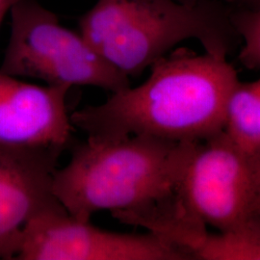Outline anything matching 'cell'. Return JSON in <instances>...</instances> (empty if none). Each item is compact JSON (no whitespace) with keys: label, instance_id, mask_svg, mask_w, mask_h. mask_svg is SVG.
<instances>
[{"label":"cell","instance_id":"7","mask_svg":"<svg viewBox=\"0 0 260 260\" xmlns=\"http://www.w3.org/2000/svg\"><path fill=\"white\" fill-rule=\"evenodd\" d=\"M68 86H39L0 73V149L57 169L74 145Z\"/></svg>","mask_w":260,"mask_h":260},{"label":"cell","instance_id":"13","mask_svg":"<svg viewBox=\"0 0 260 260\" xmlns=\"http://www.w3.org/2000/svg\"><path fill=\"white\" fill-rule=\"evenodd\" d=\"M20 0H0V26L6 16L10 14L12 7Z\"/></svg>","mask_w":260,"mask_h":260},{"label":"cell","instance_id":"12","mask_svg":"<svg viewBox=\"0 0 260 260\" xmlns=\"http://www.w3.org/2000/svg\"><path fill=\"white\" fill-rule=\"evenodd\" d=\"M252 165H253V174H254L255 190H256L257 214L260 215V150L252 156Z\"/></svg>","mask_w":260,"mask_h":260},{"label":"cell","instance_id":"10","mask_svg":"<svg viewBox=\"0 0 260 260\" xmlns=\"http://www.w3.org/2000/svg\"><path fill=\"white\" fill-rule=\"evenodd\" d=\"M192 254L194 259L260 260V215L219 233H205Z\"/></svg>","mask_w":260,"mask_h":260},{"label":"cell","instance_id":"9","mask_svg":"<svg viewBox=\"0 0 260 260\" xmlns=\"http://www.w3.org/2000/svg\"><path fill=\"white\" fill-rule=\"evenodd\" d=\"M223 132L235 146L253 156L260 150V78L238 82L225 108Z\"/></svg>","mask_w":260,"mask_h":260},{"label":"cell","instance_id":"11","mask_svg":"<svg viewBox=\"0 0 260 260\" xmlns=\"http://www.w3.org/2000/svg\"><path fill=\"white\" fill-rule=\"evenodd\" d=\"M231 20L243 46L239 61L250 70H260V8L231 9Z\"/></svg>","mask_w":260,"mask_h":260},{"label":"cell","instance_id":"8","mask_svg":"<svg viewBox=\"0 0 260 260\" xmlns=\"http://www.w3.org/2000/svg\"><path fill=\"white\" fill-rule=\"evenodd\" d=\"M56 169L0 149V259H15L22 233L39 214L62 207L52 191Z\"/></svg>","mask_w":260,"mask_h":260},{"label":"cell","instance_id":"14","mask_svg":"<svg viewBox=\"0 0 260 260\" xmlns=\"http://www.w3.org/2000/svg\"><path fill=\"white\" fill-rule=\"evenodd\" d=\"M232 4L235 5V8H244V9L260 8V0H233Z\"/></svg>","mask_w":260,"mask_h":260},{"label":"cell","instance_id":"1","mask_svg":"<svg viewBox=\"0 0 260 260\" xmlns=\"http://www.w3.org/2000/svg\"><path fill=\"white\" fill-rule=\"evenodd\" d=\"M197 143L149 135L88 137L73 145L69 163L53 173V194L77 220L110 211L121 223L151 232L185 218L178 186Z\"/></svg>","mask_w":260,"mask_h":260},{"label":"cell","instance_id":"15","mask_svg":"<svg viewBox=\"0 0 260 260\" xmlns=\"http://www.w3.org/2000/svg\"><path fill=\"white\" fill-rule=\"evenodd\" d=\"M178 2H181V3H185V4H197V3H201V2H205V1H208V0H176ZM224 1L229 4H232L233 0H222Z\"/></svg>","mask_w":260,"mask_h":260},{"label":"cell","instance_id":"2","mask_svg":"<svg viewBox=\"0 0 260 260\" xmlns=\"http://www.w3.org/2000/svg\"><path fill=\"white\" fill-rule=\"evenodd\" d=\"M145 82L71 115L75 127L99 139L149 135L201 142L223 131L229 98L239 82L225 57L177 48L156 61Z\"/></svg>","mask_w":260,"mask_h":260},{"label":"cell","instance_id":"6","mask_svg":"<svg viewBox=\"0 0 260 260\" xmlns=\"http://www.w3.org/2000/svg\"><path fill=\"white\" fill-rule=\"evenodd\" d=\"M15 259L190 260V252L154 233H114L50 209L25 225Z\"/></svg>","mask_w":260,"mask_h":260},{"label":"cell","instance_id":"4","mask_svg":"<svg viewBox=\"0 0 260 260\" xmlns=\"http://www.w3.org/2000/svg\"><path fill=\"white\" fill-rule=\"evenodd\" d=\"M11 34L0 73L52 86H92L121 92L129 77L104 60L79 33L62 26L37 0H20L10 11Z\"/></svg>","mask_w":260,"mask_h":260},{"label":"cell","instance_id":"3","mask_svg":"<svg viewBox=\"0 0 260 260\" xmlns=\"http://www.w3.org/2000/svg\"><path fill=\"white\" fill-rule=\"evenodd\" d=\"M231 9L222 0H98L79 19V33L110 65L138 76L187 40L226 58L238 38Z\"/></svg>","mask_w":260,"mask_h":260},{"label":"cell","instance_id":"5","mask_svg":"<svg viewBox=\"0 0 260 260\" xmlns=\"http://www.w3.org/2000/svg\"><path fill=\"white\" fill-rule=\"evenodd\" d=\"M178 199L191 220L219 232L258 215L252 156L223 131L198 142L180 179Z\"/></svg>","mask_w":260,"mask_h":260}]
</instances>
